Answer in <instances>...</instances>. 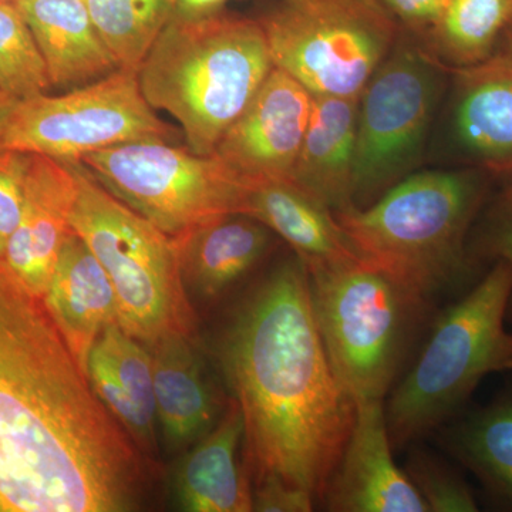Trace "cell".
Masks as SVG:
<instances>
[{"instance_id":"cell-14","label":"cell","mask_w":512,"mask_h":512,"mask_svg":"<svg viewBox=\"0 0 512 512\" xmlns=\"http://www.w3.org/2000/svg\"><path fill=\"white\" fill-rule=\"evenodd\" d=\"M79 183L70 163L29 154L22 214L5 259L26 286L43 298L72 228Z\"/></svg>"},{"instance_id":"cell-27","label":"cell","mask_w":512,"mask_h":512,"mask_svg":"<svg viewBox=\"0 0 512 512\" xmlns=\"http://www.w3.org/2000/svg\"><path fill=\"white\" fill-rule=\"evenodd\" d=\"M52 87L45 57L15 2H0V90L28 99Z\"/></svg>"},{"instance_id":"cell-12","label":"cell","mask_w":512,"mask_h":512,"mask_svg":"<svg viewBox=\"0 0 512 512\" xmlns=\"http://www.w3.org/2000/svg\"><path fill=\"white\" fill-rule=\"evenodd\" d=\"M312 107L313 94L274 66L214 153L248 184L291 181Z\"/></svg>"},{"instance_id":"cell-23","label":"cell","mask_w":512,"mask_h":512,"mask_svg":"<svg viewBox=\"0 0 512 512\" xmlns=\"http://www.w3.org/2000/svg\"><path fill=\"white\" fill-rule=\"evenodd\" d=\"M359 97L313 96L311 121L293 165L292 183L342 211L353 204Z\"/></svg>"},{"instance_id":"cell-1","label":"cell","mask_w":512,"mask_h":512,"mask_svg":"<svg viewBox=\"0 0 512 512\" xmlns=\"http://www.w3.org/2000/svg\"><path fill=\"white\" fill-rule=\"evenodd\" d=\"M151 466L0 255V512L138 511Z\"/></svg>"},{"instance_id":"cell-36","label":"cell","mask_w":512,"mask_h":512,"mask_svg":"<svg viewBox=\"0 0 512 512\" xmlns=\"http://www.w3.org/2000/svg\"><path fill=\"white\" fill-rule=\"evenodd\" d=\"M0 2H16V0H0Z\"/></svg>"},{"instance_id":"cell-4","label":"cell","mask_w":512,"mask_h":512,"mask_svg":"<svg viewBox=\"0 0 512 512\" xmlns=\"http://www.w3.org/2000/svg\"><path fill=\"white\" fill-rule=\"evenodd\" d=\"M511 293V268L498 261L456 302L436 312L384 399L394 453L433 436L464 412L485 377L512 372Z\"/></svg>"},{"instance_id":"cell-19","label":"cell","mask_w":512,"mask_h":512,"mask_svg":"<svg viewBox=\"0 0 512 512\" xmlns=\"http://www.w3.org/2000/svg\"><path fill=\"white\" fill-rule=\"evenodd\" d=\"M43 301L86 370L94 342L119 323V302L106 269L74 231L60 249Z\"/></svg>"},{"instance_id":"cell-30","label":"cell","mask_w":512,"mask_h":512,"mask_svg":"<svg viewBox=\"0 0 512 512\" xmlns=\"http://www.w3.org/2000/svg\"><path fill=\"white\" fill-rule=\"evenodd\" d=\"M29 154L0 150V255L18 227Z\"/></svg>"},{"instance_id":"cell-33","label":"cell","mask_w":512,"mask_h":512,"mask_svg":"<svg viewBox=\"0 0 512 512\" xmlns=\"http://www.w3.org/2000/svg\"><path fill=\"white\" fill-rule=\"evenodd\" d=\"M229 0H173L174 16L202 19L224 12Z\"/></svg>"},{"instance_id":"cell-7","label":"cell","mask_w":512,"mask_h":512,"mask_svg":"<svg viewBox=\"0 0 512 512\" xmlns=\"http://www.w3.org/2000/svg\"><path fill=\"white\" fill-rule=\"evenodd\" d=\"M70 165L79 183L72 228L109 275L121 328L147 348L165 336H197L175 239L114 197L83 163Z\"/></svg>"},{"instance_id":"cell-8","label":"cell","mask_w":512,"mask_h":512,"mask_svg":"<svg viewBox=\"0 0 512 512\" xmlns=\"http://www.w3.org/2000/svg\"><path fill=\"white\" fill-rule=\"evenodd\" d=\"M258 20L274 66L313 96L359 97L403 32L377 0H282Z\"/></svg>"},{"instance_id":"cell-5","label":"cell","mask_w":512,"mask_h":512,"mask_svg":"<svg viewBox=\"0 0 512 512\" xmlns=\"http://www.w3.org/2000/svg\"><path fill=\"white\" fill-rule=\"evenodd\" d=\"M274 69L258 19L221 12L174 16L138 69L141 93L154 110L180 123L187 147L212 154Z\"/></svg>"},{"instance_id":"cell-22","label":"cell","mask_w":512,"mask_h":512,"mask_svg":"<svg viewBox=\"0 0 512 512\" xmlns=\"http://www.w3.org/2000/svg\"><path fill=\"white\" fill-rule=\"evenodd\" d=\"M45 57L52 87L73 90L119 70L84 0H16Z\"/></svg>"},{"instance_id":"cell-10","label":"cell","mask_w":512,"mask_h":512,"mask_svg":"<svg viewBox=\"0 0 512 512\" xmlns=\"http://www.w3.org/2000/svg\"><path fill=\"white\" fill-rule=\"evenodd\" d=\"M174 137V128L144 99L134 70H116L59 96L15 99L0 113V150L63 163L120 144L171 143Z\"/></svg>"},{"instance_id":"cell-17","label":"cell","mask_w":512,"mask_h":512,"mask_svg":"<svg viewBox=\"0 0 512 512\" xmlns=\"http://www.w3.org/2000/svg\"><path fill=\"white\" fill-rule=\"evenodd\" d=\"M86 372L101 403L153 461L158 423L153 357L147 346L113 323L94 342Z\"/></svg>"},{"instance_id":"cell-15","label":"cell","mask_w":512,"mask_h":512,"mask_svg":"<svg viewBox=\"0 0 512 512\" xmlns=\"http://www.w3.org/2000/svg\"><path fill=\"white\" fill-rule=\"evenodd\" d=\"M454 76L451 131L458 150L485 174H512V59L495 52Z\"/></svg>"},{"instance_id":"cell-35","label":"cell","mask_w":512,"mask_h":512,"mask_svg":"<svg viewBox=\"0 0 512 512\" xmlns=\"http://www.w3.org/2000/svg\"><path fill=\"white\" fill-rule=\"evenodd\" d=\"M13 100H15L13 97L8 96V94L0 90V113H2V111L5 110Z\"/></svg>"},{"instance_id":"cell-16","label":"cell","mask_w":512,"mask_h":512,"mask_svg":"<svg viewBox=\"0 0 512 512\" xmlns=\"http://www.w3.org/2000/svg\"><path fill=\"white\" fill-rule=\"evenodd\" d=\"M153 357L157 423L168 454L194 446L221 419L224 399L212 382L197 336L170 335L148 348Z\"/></svg>"},{"instance_id":"cell-28","label":"cell","mask_w":512,"mask_h":512,"mask_svg":"<svg viewBox=\"0 0 512 512\" xmlns=\"http://www.w3.org/2000/svg\"><path fill=\"white\" fill-rule=\"evenodd\" d=\"M403 470L433 512H476L480 504L473 487L453 464L421 443L407 447Z\"/></svg>"},{"instance_id":"cell-18","label":"cell","mask_w":512,"mask_h":512,"mask_svg":"<svg viewBox=\"0 0 512 512\" xmlns=\"http://www.w3.org/2000/svg\"><path fill=\"white\" fill-rule=\"evenodd\" d=\"M244 444V419L229 397L218 423L188 448L174 468L173 493L187 512L252 511V481L239 450Z\"/></svg>"},{"instance_id":"cell-34","label":"cell","mask_w":512,"mask_h":512,"mask_svg":"<svg viewBox=\"0 0 512 512\" xmlns=\"http://www.w3.org/2000/svg\"><path fill=\"white\" fill-rule=\"evenodd\" d=\"M495 52L504 53V55H507L512 59V18L510 22H508L507 28H505Z\"/></svg>"},{"instance_id":"cell-24","label":"cell","mask_w":512,"mask_h":512,"mask_svg":"<svg viewBox=\"0 0 512 512\" xmlns=\"http://www.w3.org/2000/svg\"><path fill=\"white\" fill-rule=\"evenodd\" d=\"M433 437L477 478L488 503L512 511V372L490 402L468 406Z\"/></svg>"},{"instance_id":"cell-11","label":"cell","mask_w":512,"mask_h":512,"mask_svg":"<svg viewBox=\"0 0 512 512\" xmlns=\"http://www.w3.org/2000/svg\"><path fill=\"white\" fill-rule=\"evenodd\" d=\"M80 163L114 197L170 237L222 215L239 214L248 183L217 153L168 141H138L93 151Z\"/></svg>"},{"instance_id":"cell-21","label":"cell","mask_w":512,"mask_h":512,"mask_svg":"<svg viewBox=\"0 0 512 512\" xmlns=\"http://www.w3.org/2000/svg\"><path fill=\"white\" fill-rule=\"evenodd\" d=\"M271 229L244 214H228L174 238L187 292L214 302L261 264Z\"/></svg>"},{"instance_id":"cell-13","label":"cell","mask_w":512,"mask_h":512,"mask_svg":"<svg viewBox=\"0 0 512 512\" xmlns=\"http://www.w3.org/2000/svg\"><path fill=\"white\" fill-rule=\"evenodd\" d=\"M355 421L322 503L332 512H429L394 461L384 400H357Z\"/></svg>"},{"instance_id":"cell-6","label":"cell","mask_w":512,"mask_h":512,"mask_svg":"<svg viewBox=\"0 0 512 512\" xmlns=\"http://www.w3.org/2000/svg\"><path fill=\"white\" fill-rule=\"evenodd\" d=\"M330 366L357 400H384L419 348L436 305L365 261L308 269Z\"/></svg>"},{"instance_id":"cell-26","label":"cell","mask_w":512,"mask_h":512,"mask_svg":"<svg viewBox=\"0 0 512 512\" xmlns=\"http://www.w3.org/2000/svg\"><path fill=\"white\" fill-rule=\"evenodd\" d=\"M84 5L120 69L134 72L174 15L173 0H84Z\"/></svg>"},{"instance_id":"cell-29","label":"cell","mask_w":512,"mask_h":512,"mask_svg":"<svg viewBox=\"0 0 512 512\" xmlns=\"http://www.w3.org/2000/svg\"><path fill=\"white\" fill-rule=\"evenodd\" d=\"M468 256L474 268L503 261L512 271V185L501 192L485 211L474 234ZM507 323L512 325V293L508 305Z\"/></svg>"},{"instance_id":"cell-25","label":"cell","mask_w":512,"mask_h":512,"mask_svg":"<svg viewBox=\"0 0 512 512\" xmlns=\"http://www.w3.org/2000/svg\"><path fill=\"white\" fill-rule=\"evenodd\" d=\"M512 18V0H446L421 42L447 69L476 66L497 50Z\"/></svg>"},{"instance_id":"cell-9","label":"cell","mask_w":512,"mask_h":512,"mask_svg":"<svg viewBox=\"0 0 512 512\" xmlns=\"http://www.w3.org/2000/svg\"><path fill=\"white\" fill-rule=\"evenodd\" d=\"M447 67L403 29L366 83L357 110L353 204L365 208L412 174L423 154Z\"/></svg>"},{"instance_id":"cell-2","label":"cell","mask_w":512,"mask_h":512,"mask_svg":"<svg viewBox=\"0 0 512 512\" xmlns=\"http://www.w3.org/2000/svg\"><path fill=\"white\" fill-rule=\"evenodd\" d=\"M217 359L244 419L242 456L252 487L278 481L322 503L356 403L330 366L309 271L295 252L235 306Z\"/></svg>"},{"instance_id":"cell-31","label":"cell","mask_w":512,"mask_h":512,"mask_svg":"<svg viewBox=\"0 0 512 512\" xmlns=\"http://www.w3.org/2000/svg\"><path fill=\"white\" fill-rule=\"evenodd\" d=\"M315 507L311 495L278 481H265L252 487V511L311 512Z\"/></svg>"},{"instance_id":"cell-3","label":"cell","mask_w":512,"mask_h":512,"mask_svg":"<svg viewBox=\"0 0 512 512\" xmlns=\"http://www.w3.org/2000/svg\"><path fill=\"white\" fill-rule=\"evenodd\" d=\"M484 174L412 173L367 207L333 215L362 261L436 305L477 282L468 237L487 198Z\"/></svg>"},{"instance_id":"cell-32","label":"cell","mask_w":512,"mask_h":512,"mask_svg":"<svg viewBox=\"0 0 512 512\" xmlns=\"http://www.w3.org/2000/svg\"><path fill=\"white\" fill-rule=\"evenodd\" d=\"M406 32L423 40L439 19L446 0H377Z\"/></svg>"},{"instance_id":"cell-20","label":"cell","mask_w":512,"mask_h":512,"mask_svg":"<svg viewBox=\"0 0 512 512\" xmlns=\"http://www.w3.org/2000/svg\"><path fill=\"white\" fill-rule=\"evenodd\" d=\"M239 214L278 234L308 269L362 261L333 212L292 181L248 184Z\"/></svg>"}]
</instances>
